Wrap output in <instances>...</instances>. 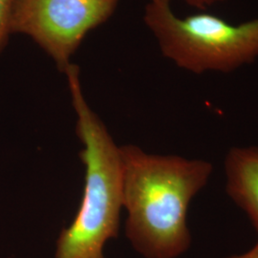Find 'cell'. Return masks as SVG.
I'll list each match as a JSON object with an SVG mask.
<instances>
[{
    "mask_svg": "<svg viewBox=\"0 0 258 258\" xmlns=\"http://www.w3.org/2000/svg\"><path fill=\"white\" fill-rule=\"evenodd\" d=\"M125 236L145 258H177L191 244L187 211L213 171L211 163L120 147Z\"/></svg>",
    "mask_w": 258,
    "mask_h": 258,
    "instance_id": "6da1fadb",
    "label": "cell"
},
{
    "mask_svg": "<svg viewBox=\"0 0 258 258\" xmlns=\"http://www.w3.org/2000/svg\"><path fill=\"white\" fill-rule=\"evenodd\" d=\"M63 73L77 114L76 132L84 146L80 158L85 166V176L82 203L74 220L56 239L55 258H105L106 243L116 238L120 231V148L86 102L79 66L71 62Z\"/></svg>",
    "mask_w": 258,
    "mask_h": 258,
    "instance_id": "7a4b0ae2",
    "label": "cell"
},
{
    "mask_svg": "<svg viewBox=\"0 0 258 258\" xmlns=\"http://www.w3.org/2000/svg\"><path fill=\"white\" fill-rule=\"evenodd\" d=\"M145 22L163 55L194 74L229 73L258 57V19L240 24L208 13L177 17L170 1H149Z\"/></svg>",
    "mask_w": 258,
    "mask_h": 258,
    "instance_id": "3957f363",
    "label": "cell"
},
{
    "mask_svg": "<svg viewBox=\"0 0 258 258\" xmlns=\"http://www.w3.org/2000/svg\"><path fill=\"white\" fill-rule=\"evenodd\" d=\"M118 0H15L11 33L31 37L64 72L84 37L110 18Z\"/></svg>",
    "mask_w": 258,
    "mask_h": 258,
    "instance_id": "277c9868",
    "label": "cell"
},
{
    "mask_svg": "<svg viewBox=\"0 0 258 258\" xmlns=\"http://www.w3.org/2000/svg\"><path fill=\"white\" fill-rule=\"evenodd\" d=\"M225 173L227 194L246 212L258 237V147L231 148Z\"/></svg>",
    "mask_w": 258,
    "mask_h": 258,
    "instance_id": "5b68a950",
    "label": "cell"
},
{
    "mask_svg": "<svg viewBox=\"0 0 258 258\" xmlns=\"http://www.w3.org/2000/svg\"><path fill=\"white\" fill-rule=\"evenodd\" d=\"M15 0H0V54L6 46L11 33V17Z\"/></svg>",
    "mask_w": 258,
    "mask_h": 258,
    "instance_id": "8992f818",
    "label": "cell"
},
{
    "mask_svg": "<svg viewBox=\"0 0 258 258\" xmlns=\"http://www.w3.org/2000/svg\"><path fill=\"white\" fill-rule=\"evenodd\" d=\"M170 1V0H167ZM184 3H186L187 5L197 8L199 10H206L208 7L217 4V3H221L227 0H182Z\"/></svg>",
    "mask_w": 258,
    "mask_h": 258,
    "instance_id": "52a82bcc",
    "label": "cell"
},
{
    "mask_svg": "<svg viewBox=\"0 0 258 258\" xmlns=\"http://www.w3.org/2000/svg\"><path fill=\"white\" fill-rule=\"evenodd\" d=\"M226 258H258V244H256L252 249H249V251Z\"/></svg>",
    "mask_w": 258,
    "mask_h": 258,
    "instance_id": "ba28073f",
    "label": "cell"
},
{
    "mask_svg": "<svg viewBox=\"0 0 258 258\" xmlns=\"http://www.w3.org/2000/svg\"><path fill=\"white\" fill-rule=\"evenodd\" d=\"M149 1H154V0H149Z\"/></svg>",
    "mask_w": 258,
    "mask_h": 258,
    "instance_id": "9c48e42d",
    "label": "cell"
}]
</instances>
